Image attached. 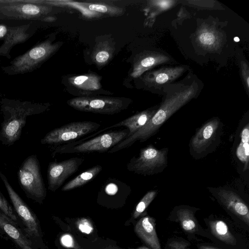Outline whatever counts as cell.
I'll use <instances>...</instances> for the list:
<instances>
[{"label": "cell", "mask_w": 249, "mask_h": 249, "mask_svg": "<svg viewBox=\"0 0 249 249\" xmlns=\"http://www.w3.org/2000/svg\"><path fill=\"white\" fill-rule=\"evenodd\" d=\"M100 126V124L91 121L71 122L51 130L40 142L55 146L66 144L96 131Z\"/></svg>", "instance_id": "cell-8"}, {"label": "cell", "mask_w": 249, "mask_h": 249, "mask_svg": "<svg viewBox=\"0 0 249 249\" xmlns=\"http://www.w3.org/2000/svg\"><path fill=\"white\" fill-rule=\"evenodd\" d=\"M134 231L150 249H161L156 232V220L154 217L148 215L141 217L135 225Z\"/></svg>", "instance_id": "cell-15"}, {"label": "cell", "mask_w": 249, "mask_h": 249, "mask_svg": "<svg viewBox=\"0 0 249 249\" xmlns=\"http://www.w3.org/2000/svg\"><path fill=\"white\" fill-rule=\"evenodd\" d=\"M102 249H122L121 248H119V247H118L116 246H109L107 247L106 248H103Z\"/></svg>", "instance_id": "cell-35"}, {"label": "cell", "mask_w": 249, "mask_h": 249, "mask_svg": "<svg viewBox=\"0 0 249 249\" xmlns=\"http://www.w3.org/2000/svg\"><path fill=\"white\" fill-rule=\"evenodd\" d=\"M158 108V107H156L141 111L114 124L105 127L93 135L88 136L86 139L91 138L109 129L121 126L126 127L128 130L129 133L126 137L127 138L145 125L154 115Z\"/></svg>", "instance_id": "cell-16"}, {"label": "cell", "mask_w": 249, "mask_h": 249, "mask_svg": "<svg viewBox=\"0 0 249 249\" xmlns=\"http://www.w3.org/2000/svg\"><path fill=\"white\" fill-rule=\"evenodd\" d=\"M0 229L18 249H36L19 225L0 209Z\"/></svg>", "instance_id": "cell-14"}, {"label": "cell", "mask_w": 249, "mask_h": 249, "mask_svg": "<svg viewBox=\"0 0 249 249\" xmlns=\"http://www.w3.org/2000/svg\"><path fill=\"white\" fill-rule=\"evenodd\" d=\"M69 105L74 109L106 115H113L126 108L128 103L116 98H77L71 99Z\"/></svg>", "instance_id": "cell-10"}, {"label": "cell", "mask_w": 249, "mask_h": 249, "mask_svg": "<svg viewBox=\"0 0 249 249\" xmlns=\"http://www.w3.org/2000/svg\"><path fill=\"white\" fill-rule=\"evenodd\" d=\"M135 249H150L148 247H147V246H140V247L137 248Z\"/></svg>", "instance_id": "cell-36"}, {"label": "cell", "mask_w": 249, "mask_h": 249, "mask_svg": "<svg viewBox=\"0 0 249 249\" xmlns=\"http://www.w3.org/2000/svg\"><path fill=\"white\" fill-rule=\"evenodd\" d=\"M190 243L181 237H173L168 239L166 242L165 249H191L189 247Z\"/></svg>", "instance_id": "cell-24"}, {"label": "cell", "mask_w": 249, "mask_h": 249, "mask_svg": "<svg viewBox=\"0 0 249 249\" xmlns=\"http://www.w3.org/2000/svg\"><path fill=\"white\" fill-rule=\"evenodd\" d=\"M198 208L188 205H181L175 206L168 216V220L178 222L183 231L188 237L194 238L198 235L210 238V235L199 224L195 213Z\"/></svg>", "instance_id": "cell-12"}, {"label": "cell", "mask_w": 249, "mask_h": 249, "mask_svg": "<svg viewBox=\"0 0 249 249\" xmlns=\"http://www.w3.org/2000/svg\"><path fill=\"white\" fill-rule=\"evenodd\" d=\"M197 247L198 249H221L213 246L203 244L198 245Z\"/></svg>", "instance_id": "cell-32"}, {"label": "cell", "mask_w": 249, "mask_h": 249, "mask_svg": "<svg viewBox=\"0 0 249 249\" xmlns=\"http://www.w3.org/2000/svg\"><path fill=\"white\" fill-rule=\"evenodd\" d=\"M199 42L203 46L208 48L216 47L219 43L218 35L210 29H203L199 31L197 36Z\"/></svg>", "instance_id": "cell-23"}, {"label": "cell", "mask_w": 249, "mask_h": 249, "mask_svg": "<svg viewBox=\"0 0 249 249\" xmlns=\"http://www.w3.org/2000/svg\"><path fill=\"white\" fill-rule=\"evenodd\" d=\"M109 57V53L107 51H102L97 53L95 59L99 63H104L108 59Z\"/></svg>", "instance_id": "cell-31"}, {"label": "cell", "mask_w": 249, "mask_h": 249, "mask_svg": "<svg viewBox=\"0 0 249 249\" xmlns=\"http://www.w3.org/2000/svg\"><path fill=\"white\" fill-rule=\"evenodd\" d=\"M223 127V123L216 117L198 128L189 143V152L192 157L195 159H200L214 152L220 142Z\"/></svg>", "instance_id": "cell-5"}, {"label": "cell", "mask_w": 249, "mask_h": 249, "mask_svg": "<svg viewBox=\"0 0 249 249\" xmlns=\"http://www.w3.org/2000/svg\"><path fill=\"white\" fill-rule=\"evenodd\" d=\"M84 161L83 157H72L49 163L47 172L48 189L55 192L70 176L76 173Z\"/></svg>", "instance_id": "cell-11"}, {"label": "cell", "mask_w": 249, "mask_h": 249, "mask_svg": "<svg viewBox=\"0 0 249 249\" xmlns=\"http://www.w3.org/2000/svg\"><path fill=\"white\" fill-rule=\"evenodd\" d=\"M0 209L13 221L18 224V221L13 208L7 200L0 190Z\"/></svg>", "instance_id": "cell-25"}, {"label": "cell", "mask_w": 249, "mask_h": 249, "mask_svg": "<svg viewBox=\"0 0 249 249\" xmlns=\"http://www.w3.org/2000/svg\"><path fill=\"white\" fill-rule=\"evenodd\" d=\"M41 111L39 108L19 106L5 108L0 129V142L8 146L13 145L20 138L26 117Z\"/></svg>", "instance_id": "cell-7"}, {"label": "cell", "mask_w": 249, "mask_h": 249, "mask_svg": "<svg viewBox=\"0 0 249 249\" xmlns=\"http://www.w3.org/2000/svg\"><path fill=\"white\" fill-rule=\"evenodd\" d=\"M208 190L227 211L249 226V209L248 204L241 196L232 189L219 187H209Z\"/></svg>", "instance_id": "cell-9"}, {"label": "cell", "mask_w": 249, "mask_h": 249, "mask_svg": "<svg viewBox=\"0 0 249 249\" xmlns=\"http://www.w3.org/2000/svg\"><path fill=\"white\" fill-rule=\"evenodd\" d=\"M158 193V190H151L147 192L137 204L132 215L133 220H136L146 215V209Z\"/></svg>", "instance_id": "cell-21"}, {"label": "cell", "mask_w": 249, "mask_h": 249, "mask_svg": "<svg viewBox=\"0 0 249 249\" xmlns=\"http://www.w3.org/2000/svg\"><path fill=\"white\" fill-rule=\"evenodd\" d=\"M76 226L78 229L83 233L90 234L94 228L91 221L87 218L82 217L77 219Z\"/></svg>", "instance_id": "cell-26"}, {"label": "cell", "mask_w": 249, "mask_h": 249, "mask_svg": "<svg viewBox=\"0 0 249 249\" xmlns=\"http://www.w3.org/2000/svg\"><path fill=\"white\" fill-rule=\"evenodd\" d=\"M168 148L158 149L152 145L141 149L138 156L133 157L126 164L128 171L143 176L162 172L167 166Z\"/></svg>", "instance_id": "cell-6"}, {"label": "cell", "mask_w": 249, "mask_h": 249, "mask_svg": "<svg viewBox=\"0 0 249 249\" xmlns=\"http://www.w3.org/2000/svg\"><path fill=\"white\" fill-rule=\"evenodd\" d=\"M40 169L37 156L32 155L22 162L17 175L19 185L26 196L41 204L46 198L47 191Z\"/></svg>", "instance_id": "cell-4"}, {"label": "cell", "mask_w": 249, "mask_h": 249, "mask_svg": "<svg viewBox=\"0 0 249 249\" xmlns=\"http://www.w3.org/2000/svg\"><path fill=\"white\" fill-rule=\"evenodd\" d=\"M112 8L100 4H91L89 5L88 9L91 11H95L99 13L109 14L115 13L116 11L114 8Z\"/></svg>", "instance_id": "cell-27"}, {"label": "cell", "mask_w": 249, "mask_h": 249, "mask_svg": "<svg viewBox=\"0 0 249 249\" xmlns=\"http://www.w3.org/2000/svg\"><path fill=\"white\" fill-rule=\"evenodd\" d=\"M0 178L18 217L19 227L36 249H44L43 233L36 215L16 192L1 172H0Z\"/></svg>", "instance_id": "cell-2"}, {"label": "cell", "mask_w": 249, "mask_h": 249, "mask_svg": "<svg viewBox=\"0 0 249 249\" xmlns=\"http://www.w3.org/2000/svg\"><path fill=\"white\" fill-rule=\"evenodd\" d=\"M168 60V58L160 54L149 55L138 62L135 66L131 75L136 78L140 76L144 71L157 65L163 63Z\"/></svg>", "instance_id": "cell-19"}, {"label": "cell", "mask_w": 249, "mask_h": 249, "mask_svg": "<svg viewBox=\"0 0 249 249\" xmlns=\"http://www.w3.org/2000/svg\"><path fill=\"white\" fill-rule=\"evenodd\" d=\"M7 29L4 26H0V37H3L6 34Z\"/></svg>", "instance_id": "cell-33"}, {"label": "cell", "mask_w": 249, "mask_h": 249, "mask_svg": "<svg viewBox=\"0 0 249 249\" xmlns=\"http://www.w3.org/2000/svg\"></svg>", "instance_id": "cell-37"}, {"label": "cell", "mask_w": 249, "mask_h": 249, "mask_svg": "<svg viewBox=\"0 0 249 249\" xmlns=\"http://www.w3.org/2000/svg\"><path fill=\"white\" fill-rule=\"evenodd\" d=\"M46 54L45 49L42 47H38L32 49L30 53V56L34 59L40 58Z\"/></svg>", "instance_id": "cell-28"}, {"label": "cell", "mask_w": 249, "mask_h": 249, "mask_svg": "<svg viewBox=\"0 0 249 249\" xmlns=\"http://www.w3.org/2000/svg\"><path fill=\"white\" fill-rule=\"evenodd\" d=\"M205 222L207 223L211 233L218 240L228 245H236V238L231 231L228 225L223 220L220 219H212Z\"/></svg>", "instance_id": "cell-17"}, {"label": "cell", "mask_w": 249, "mask_h": 249, "mask_svg": "<svg viewBox=\"0 0 249 249\" xmlns=\"http://www.w3.org/2000/svg\"><path fill=\"white\" fill-rule=\"evenodd\" d=\"M233 158L237 162L238 172L244 174L249 166V121L244 118L237 129L232 146Z\"/></svg>", "instance_id": "cell-13"}, {"label": "cell", "mask_w": 249, "mask_h": 249, "mask_svg": "<svg viewBox=\"0 0 249 249\" xmlns=\"http://www.w3.org/2000/svg\"><path fill=\"white\" fill-rule=\"evenodd\" d=\"M0 237L1 238L8 240L9 238L7 236V235L4 233V232L0 229Z\"/></svg>", "instance_id": "cell-34"}, {"label": "cell", "mask_w": 249, "mask_h": 249, "mask_svg": "<svg viewBox=\"0 0 249 249\" xmlns=\"http://www.w3.org/2000/svg\"><path fill=\"white\" fill-rule=\"evenodd\" d=\"M102 170V167L100 165H96L88 169L66 183L61 190L68 191L84 185L94 178Z\"/></svg>", "instance_id": "cell-18"}, {"label": "cell", "mask_w": 249, "mask_h": 249, "mask_svg": "<svg viewBox=\"0 0 249 249\" xmlns=\"http://www.w3.org/2000/svg\"><path fill=\"white\" fill-rule=\"evenodd\" d=\"M22 11L28 15H36L39 13V8L36 5L28 4L24 5L22 8Z\"/></svg>", "instance_id": "cell-30"}, {"label": "cell", "mask_w": 249, "mask_h": 249, "mask_svg": "<svg viewBox=\"0 0 249 249\" xmlns=\"http://www.w3.org/2000/svg\"><path fill=\"white\" fill-rule=\"evenodd\" d=\"M128 133V130L125 129L110 131L84 141H74L55 146L52 155L54 157L56 154L108 152L125 139Z\"/></svg>", "instance_id": "cell-3"}, {"label": "cell", "mask_w": 249, "mask_h": 249, "mask_svg": "<svg viewBox=\"0 0 249 249\" xmlns=\"http://www.w3.org/2000/svg\"><path fill=\"white\" fill-rule=\"evenodd\" d=\"M61 244L67 248H75V243L72 237L68 234L63 235L60 238Z\"/></svg>", "instance_id": "cell-29"}, {"label": "cell", "mask_w": 249, "mask_h": 249, "mask_svg": "<svg viewBox=\"0 0 249 249\" xmlns=\"http://www.w3.org/2000/svg\"><path fill=\"white\" fill-rule=\"evenodd\" d=\"M183 67L170 68L160 70L153 73L152 81L161 85L170 82L181 74L184 71Z\"/></svg>", "instance_id": "cell-20"}, {"label": "cell", "mask_w": 249, "mask_h": 249, "mask_svg": "<svg viewBox=\"0 0 249 249\" xmlns=\"http://www.w3.org/2000/svg\"><path fill=\"white\" fill-rule=\"evenodd\" d=\"M71 80L74 85L82 89L94 90L100 88L99 79L94 75H80Z\"/></svg>", "instance_id": "cell-22"}, {"label": "cell", "mask_w": 249, "mask_h": 249, "mask_svg": "<svg viewBox=\"0 0 249 249\" xmlns=\"http://www.w3.org/2000/svg\"><path fill=\"white\" fill-rule=\"evenodd\" d=\"M196 92L195 86L192 85L168 96L145 125L120 142L107 153L111 154L128 148L137 141L143 142L147 141L157 133L161 125L174 113L194 98Z\"/></svg>", "instance_id": "cell-1"}]
</instances>
